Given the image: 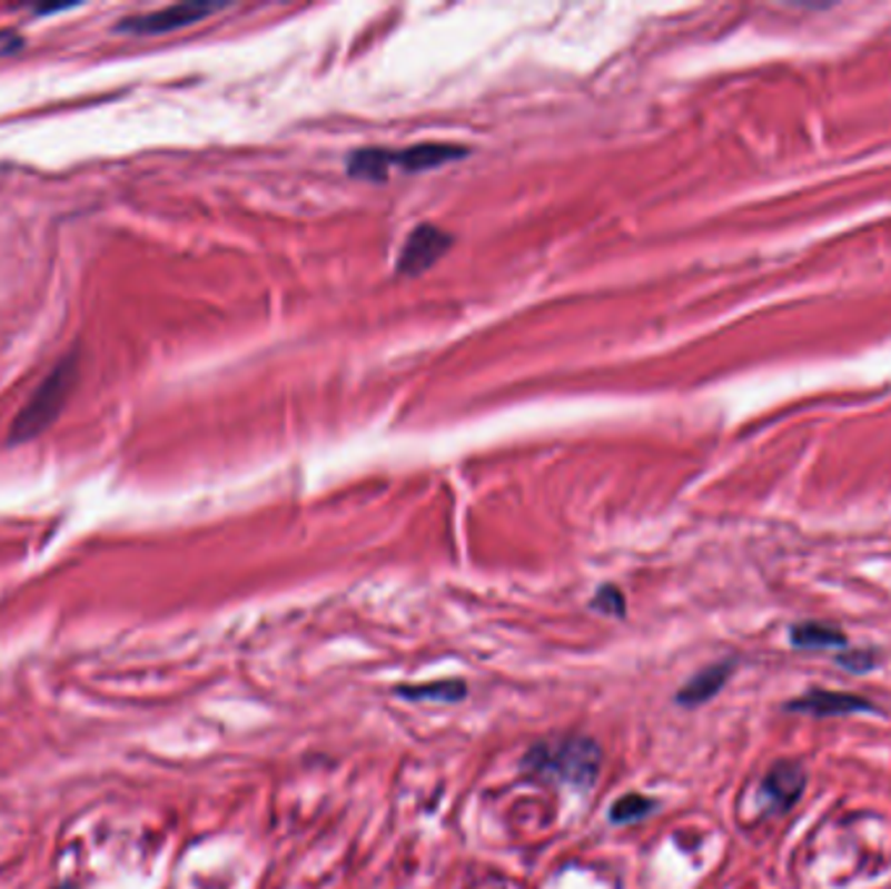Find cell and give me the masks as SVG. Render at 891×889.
Wrapping results in <instances>:
<instances>
[{"label":"cell","mask_w":891,"mask_h":889,"mask_svg":"<svg viewBox=\"0 0 891 889\" xmlns=\"http://www.w3.org/2000/svg\"><path fill=\"white\" fill-rule=\"evenodd\" d=\"M388 170L386 149H360L347 159V172L360 180H386Z\"/></svg>","instance_id":"cell-11"},{"label":"cell","mask_w":891,"mask_h":889,"mask_svg":"<svg viewBox=\"0 0 891 889\" xmlns=\"http://www.w3.org/2000/svg\"><path fill=\"white\" fill-rule=\"evenodd\" d=\"M63 889H68V887H63Z\"/></svg>","instance_id":"cell-15"},{"label":"cell","mask_w":891,"mask_h":889,"mask_svg":"<svg viewBox=\"0 0 891 889\" xmlns=\"http://www.w3.org/2000/svg\"><path fill=\"white\" fill-rule=\"evenodd\" d=\"M836 663H840L842 668H848V671H852V673H865V671H871L879 660H875L871 650H855V652H844V655L836 658Z\"/></svg>","instance_id":"cell-14"},{"label":"cell","mask_w":891,"mask_h":889,"mask_svg":"<svg viewBox=\"0 0 891 889\" xmlns=\"http://www.w3.org/2000/svg\"><path fill=\"white\" fill-rule=\"evenodd\" d=\"M522 770L532 780H551L576 790H590L603 770V749L586 735L547 739L535 743L524 754Z\"/></svg>","instance_id":"cell-1"},{"label":"cell","mask_w":891,"mask_h":889,"mask_svg":"<svg viewBox=\"0 0 891 889\" xmlns=\"http://www.w3.org/2000/svg\"><path fill=\"white\" fill-rule=\"evenodd\" d=\"M733 668H735L733 660H722V663L706 665L704 671H699L681 691H677L675 702L681 707L706 704L712 697L720 694L722 686H725L730 679V673H733Z\"/></svg>","instance_id":"cell-8"},{"label":"cell","mask_w":891,"mask_h":889,"mask_svg":"<svg viewBox=\"0 0 891 889\" xmlns=\"http://www.w3.org/2000/svg\"><path fill=\"white\" fill-rule=\"evenodd\" d=\"M448 246H452V235L440 230V227L436 225L415 227L405 246H402L396 271L409 277L423 275L425 269H430V266L446 254Z\"/></svg>","instance_id":"cell-4"},{"label":"cell","mask_w":891,"mask_h":889,"mask_svg":"<svg viewBox=\"0 0 891 889\" xmlns=\"http://www.w3.org/2000/svg\"><path fill=\"white\" fill-rule=\"evenodd\" d=\"M219 9H222V6L215 3H178L170 6V9L120 21L118 29L128 34H167L175 32V29L196 24V21L211 17V13H217Z\"/></svg>","instance_id":"cell-3"},{"label":"cell","mask_w":891,"mask_h":889,"mask_svg":"<svg viewBox=\"0 0 891 889\" xmlns=\"http://www.w3.org/2000/svg\"><path fill=\"white\" fill-rule=\"evenodd\" d=\"M790 712H803V715L813 718H840V715H855V712H875L879 707L868 702L865 697L848 694V691H826L813 689L809 694L792 699L788 704Z\"/></svg>","instance_id":"cell-5"},{"label":"cell","mask_w":891,"mask_h":889,"mask_svg":"<svg viewBox=\"0 0 891 889\" xmlns=\"http://www.w3.org/2000/svg\"><path fill=\"white\" fill-rule=\"evenodd\" d=\"M464 155H467V149L454 147V144H417V147H409L405 151H386V162L388 167H399V170L420 172L454 162V159H462Z\"/></svg>","instance_id":"cell-7"},{"label":"cell","mask_w":891,"mask_h":889,"mask_svg":"<svg viewBox=\"0 0 891 889\" xmlns=\"http://www.w3.org/2000/svg\"><path fill=\"white\" fill-rule=\"evenodd\" d=\"M467 683L459 679L433 681V683H415V686H396V694L405 697L407 702H462L467 697Z\"/></svg>","instance_id":"cell-9"},{"label":"cell","mask_w":891,"mask_h":889,"mask_svg":"<svg viewBox=\"0 0 891 889\" xmlns=\"http://www.w3.org/2000/svg\"><path fill=\"white\" fill-rule=\"evenodd\" d=\"M790 642L801 650H826V648H842L848 642L836 626L819 624V621H805V624H795L790 629Z\"/></svg>","instance_id":"cell-10"},{"label":"cell","mask_w":891,"mask_h":889,"mask_svg":"<svg viewBox=\"0 0 891 889\" xmlns=\"http://www.w3.org/2000/svg\"><path fill=\"white\" fill-rule=\"evenodd\" d=\"M654 807H657V801H652V798H646L642 793H626V796H621L618 801L613 803L611 822L613 824L638 822V819L650 817L654 811Z\"/></svg>","instance_id":"cell-12"},{"label":"cell","mask_w":891,"mask_h":889,"mask_svg":"<svg viewBox=\"0 0 891 889\" xmlns=\"http://www.w3.org/2000/svg\"><path fill=\"white\" fill-rule=\"evenodd\" d=\"M590 608H594V611H600L605 615H615V619H623V615H626V597H623V592L618 587H613V584H605V587H600L597 595L592 597Z\"/></svg>","instance_id":"cell-13"},{"label":"cell","mask_w":891,"mask_h":889,"mask_svg":"<svg viewBox=\"0 0 891 889\" xmlns=\"http://www.w3.org/2000/svg\"><path fill=\"white\" fill-rule=\"evenodd\" d=\"M805 790V770L798 762L780 759L769 767V772L761 780V798L772 811H788L795 807L798 798Z\"/></svg>","instance_id":"cell-6"},{"label":"cell","mask_w":891,"mask_h":889,"mask_svg":"<svg viewBox=\"0 0 891 889\" xmlns=\"http://www.w3.org/2000/svg\"><path fill=\"white\" fill-rule=\"evenodd\" d=\"M73 384H76V355H68L66 360H60L58 366L50 371L40 389L34 392V397L29 399V405L17 415V421H13L9 433V444H27V441L40 436L42 431H48L50 425L56 423L60 409H63Z\"/></svg>","instance_id":"cell-2"}]
</instances>
